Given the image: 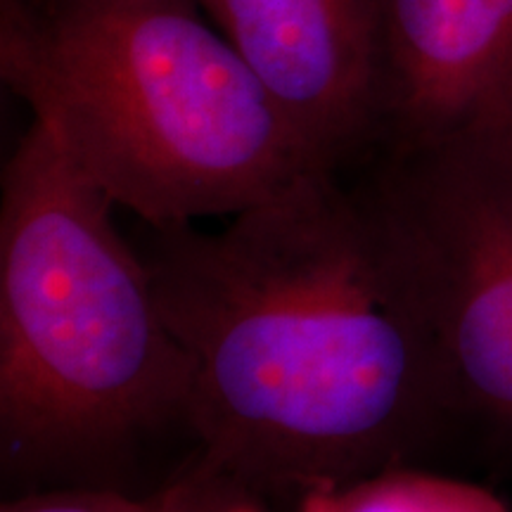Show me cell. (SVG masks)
I'll return each instance as SVG.
<instances>
[{"instance_id": "obj_1", "label": "cell", "mask_w": 512, "mask_h": 512, "mask_svg": "<svg viewBox=\"0 0 512 512\" xmlns=\"http://www.w3.org/2000/svg\"><path fill=\"white\" fill-rule=\"evenodd\" d=\"M190 361L197 463L259 491L339 489L453 430L411 278L368 192L311 171L221 233L150 228Z\"/></svg>"}, {"instance_id": "obj_2", "label": "cell", "mask_w": 512, "mask_h": 512, "mask_svg": "<svg viewBox=\"0 0 512 512\" xmlns=\"http://www.w3.org/2000/svg\"><path fill=\"white\" fill-rule=\"evenodd\" d=\"M0 76L147 228L235 216L316 171L197 0H0Z\"/></svg>"}, {"instance_id": "obj_3", "label": "cell", "mask_w": 512, "mask_h": 512, "mask_svg": "<svg viewBox=\"0 0 512 512\" xmlns=\"http://www.w3.org/2000/svg\"><path fill=\"white\" fill-rule=\"evenodd\" d=\"M114 209L31 124L3 169L0 202L5 465H69L185 422L188 354Z\"/></svg>"}, {"instance_id": "obj_4", "label": "cell", "mask_w": 512, "mask_h": 512, "mask_svg": "<svg viewBox=\"0 0 512 512\" xmlns=\"http://www.w3.org/2000/svg\"><path fill=\"white\" fill-rule=\"evenodd\" d=\"M373 162L361 185L411 278L453 430L512 465V114Z\"/></svg>"}, {"instance_id": "obj_5", "label": "cell", "mask_w": 512, "mask_h": 512, "mask_svg": "<svg viewBox=\"0 0 512 512\" xmlns=\"http://www.w3.org/2000/svg\"><path fill=\"white\" fill-rule=\"evenodd\" d=\"M302 145L342 174L380 147L377 0H197Z\"/></svg>"}, {"instance_id": "obj_6", "label": "cell", "mask_w": 512, "mask_h": 512, "mask_svg": "<svg viewBox=\"0 0 512 512\" xmlns=\"http://www.w3.org/2000/svg\"><path fill=\"white\" fill-rule=\"evenodd\" d=\"M377 12V152L512 114V0H377Z\"/></svg>"}, {"instance_id": "obj_7", "label": "cell", "mask_w": 512, "mask_h": 512, "mask_svg": "<svg viewBox=\"0 0 512 512\" xmlns=\"http://www.w3.org/2000/svg\"><path fill=\"white\" fill-rule=\"evenodd\" d=\"M302 512H508L482 486L392 467L358 482L304 496Z\"/></svg>"}, {"instance_id": "obj_8", "label": "cell", "mask_w": 512, "mask_h": 512, "mask_svg": "<svg viewBox=\"0 0 512 512\" xmlns=\"http://www.w3.org/2000/svg\"><path fill=\"white\" fill-rule=\"evenodd\" d=\"M159 512H261L256 491L195 463L162 489Z\"/></svg>"}, {"instance_id": "obj_9", "label": "cell", "mask_w": 512, "mask_h": 512, "mask_svg": "<svg viewBox=\"0 0 512 512\" xmlns=\"http://www.w3.org/2000/svg\"><path fill=\"white\" fill-rule=\"evenodd\" d=\"M162 491L155 496L136 498L110 486H79L43 494H29L5 503L3 512H159Z\"/></svg>"}]
</instances>
